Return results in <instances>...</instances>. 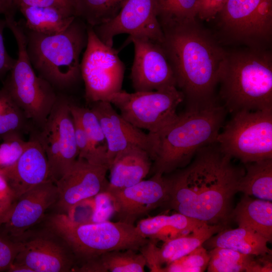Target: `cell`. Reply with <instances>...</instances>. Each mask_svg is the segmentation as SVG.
Listing matches in <instances>:
<instances>
[{"instance_id": "3", "label": "cell", "mask_w": 272, "mask_h": 272, "mask_svg": "<svg viewBox=\"0 0 272 272\" xmlns=\"http://www.w3.org/2000/svg\"><path fill=\"white\" fill-rule=\"evenodd\" d=\"M186 110L161 130L152 133L155 157L151 170L166 175L188 165L201 148L216 143L227 110L216 97L187 103Z\"/></svg>"}, {"instance_id": "36", "label": "cell", "mask_w": 272, "mask_h": 272, "mask_svg": "<svg viewBox=\"0 0 272 272\" xmlns=\"http://www.w3.org/2000/svg\"><path fill=\"white\" fill-rule=\"evenodd\" d=\"M23 133L13 132L0 136V170L13 165L20 157L28 145Z\"/></svg>"}, {"instance_id": "26", "label": "cell", "mask_w": 272, "mask_h": 272, "mask_svg": "<svg viewBox=\"0 0 272 272\" xmlns=\"http://www.w3.org/2000/svg\"><path fill=\"white\" fill-rule=\"evenodd\" d=\"M132 249L113 250L76 266L79 272H143L146 259L140 252Z\"/></svg>"}, {"instance_id": "27", "label": "cell", "mask_w": 272, "mask_h": 272, "mask_svg": "<svg viewBox=\"0 0 272 272\" xmlns=\"http://www.w3.org/2000/svg\"><path fill=\"white\" fill-rule=\"evenodd\" d=\"M18 9L25 18V29L46 35L64 31L76 18L52 7L22 6Z\"/></svg>"}, {"instance_id": "33", "label": "cell", "mask_w": 272, "mask_h": 272, "mask_svg": "<svg viewBox=\"0 0 272 272\" xmlns=\"http://www.w3.org/2000/svg\"><path fill=\"white\" fill-rule=\"evenodd\" d=\"M70 108L72 116L78 120L92 143L98 147L106 146L100 122L92 109L80 106L71 100Z\"/></svg>"}, {"instance_id": "5", "label": "cell", "mask_w": 272, "mask_h": 272, "mask_svg": "<svg viewBox=\"0 0 272 272\" xmlns=\"http://www.w3.org/2000/svg\"><path fill=\"white\" fill-rule=\"evenodd\" d=\"M24 30L34 70L55 90L69 89L82 79L80 55L87 43V25L82 19L76 17L64 31L55 34Z\"/></svg>"}, {"instance_id": "16", "label": "cell", "mask_w": 272, "mask_h": 272, "mask_svg": "<svg viewBox=\"0 0 272 272\" xmlns=\"http://www.w3.org/2000/svg\"><path fill=\"white\" fill-rule=\"evenodd\" d=\"M108 170V166L93 164L78 158L55 183L58 197L54 206L58 213L66 214L78 202L104 192L108 183L106 177Z\"/></svg>"}, {"instance_id": "21", "label": "cell", "mask_w": 272, "mask_h": 272, "mask_svg": "<svg viewBox=\"0 0 272 272\" xmlns=\"http://www.w3.org/2000/svg\"><path fill=\"white\" fill-rule=\"evenodd\" d=\"M224 228L221 225L204 223L186 235L164 242L160 247L150 240L139 251L145 256L151 271L161 272L166 266L202 246L209 238Z\"/></svg>"}, {"instance_id": "23", "label": "cell", "mask_w": 272, "mask_h": 272, "mask_svg": "<svg viewBox=\"0 0 272 272\" xmlns=\"http://www.w3.org/2000/svg\"><path fill=\"white\" fill-rule=\"evenodd\" d=\"M204 222L176 213L171 215H160L141 220L135 226L144 238L156 243L186 235Z\"/></svg>"}, {"instance_id": "29", "label": "cell", "mask_w": 272, "mask_h": 272, "mask_svg": "<svg viewBox=\"0 0 272 272\" xmlns=\"http://www.w3.org/2000/svg\"><path fill=\"white\" fill-rule=\"evenodd\" d=\"M209 253V272H253L255 256L218 247L212 248Z\"/></svg>"}, {"instance_id": "18", "label": "cell", "mask_w": 272, "mask_h": 272, "mask_svg": "<svg viewBox=\"0 0 272 272\" xmlns=\"http://www.w3.org/2000/svg\"><path fill=\"white\" fill-rule=\"evenodd\" d=\"M47 230L48 234L19 240L22 246L14 262L26 265L34 272L72 271L76 266L73 253L62 239Z\"/></svg>"}, {"instance_id": "4", "label": "cell", "mask_w": 272, "mask_h": 272, "mask_svg": "<svg viewBox=\"0 0 272 272\" xmlns=\"http://www.w3.org/2000/svg\"><path fill=\"white\" fill-rule=\"evenodd\" d=\"M220 96L228 112L272 109V54L248 48L227 51Z\"/></svg>"}, {"instance_id": "12", "label": "cell", "mask_w": 272, "mask_h": 272, "mask_svg": "<svg viewBox=\"0 0 272 272\" xmlns=\"http://www.w3.org/2000/svg\"><path fill=\"white\" fill-rule=\"evenodd\" d=\"M70 102L66 95L58 93L45 125L32 131L45 151L49 178L54 183L70 169L78 157Z\"/></svg>"}, {"instance_id": "15", "label": "cell", "mask_w": 272, "mask_h": 272, "mask_svg": "<svg viewBox=\"0 0 272 272\" xmlns=\"http://www.w3.org/2000/svg\"><path fill=\"white\" fill-rule=\"evenodd\" d=\"M105 193L113 205L118 221L134 225L138 219L165 205L168 186L165 176L156 173L150 179L133 185Z\"/></svg>"}, {"instance_id": "30", "label": "cell", "mask_w": 272, "mask_h": 272, "mask_svg": "<svg viewBox=\"0 0 272 272\" xmlns=\"http://www.w3.org/2000/svg\"><path fill=\"white\" fill-rule=\"evenodd\" d=\"M35 127L4 88L0 90V136L13 132L31 133Z\"/></svg>"}, {"instance_id": "19", "label": "cell", "mask_w": 272, "mask_h": 272, "mask_svg": "<svg viewBox=\"0 0 272 272\" xmlns=\"http://www.w3.org/2000/svg\"><path fill=\"white\" fill-rule=\"evenodd\" d=\"M58 197L55 183L49 179L24 192L12 204L0 231L18 240L38 223Z\"/></svg>"}, {"instance_id": "20", "label": "cell", "mask_w": 272, "mask_h": 272, "mask_svg": "<svg viewBox=\"0 0 272 272\" xmlns=\"http://www.w3.org/2000/svg\"><path fill=\"white\" fill-rule=\"evenodd\" d=\"M0 172L12 191L14 201L24 192L50 179L46 154L33 132L17 161Z\"/></svg>"}, {"instance_id": "14", "label": "cell", "mask_w": 272, "mask_h": 272, "mask_svg": "<svg viewBox=\"0 0 272 272\" xmlns=\"http://www.w3.org/2000/svg\"><path fill=\"white\" fill-rule=\"evenodd\" d=\"M132 42L134 57L130 79L134 92L151 91L176 87L174 75L159 42L145 37H128Z\"/></svg>"}, {"instance_id": "32", "label": "cell", "mask_w": 272, "mask_h": 272, "mask_svg": "<svg viewBox=\"0 0 272 272\" xmlns=\"http://www.w3.org/2000/svg\"><path fill=\"white\" fill-rule=\"evenodd\" d=\"M160 23L196 19L199 0H156Z\"/></svg>"}, {"instance_id": "10", "label": "cell", "mask_w": 272, "mask_h": 272, "mask_svg": "<svg viewBox=\"0 0 272 272\" xmlns=\"http://www.w3.org/2000/svg\"><path fill=\"white\" fill-rule=\"evenodd\" d=\"M184 99L182 92L172 87L131 93L121 90L111 95L107 101L133 125L155 133L174 119L177 107Z\"/></svg>"}, {"instance_id": "31", "label": "cell", "mask_w": 272, "mask_h": 272, "mask_svg": "<svg viewBox=\"0 0 272 272\" xmlns=\"http://www.w3.org/2000/svg\"><path fill=\"white\" fill-rule=\"evenodd\" d=\"M78 17L92 27L106 23L119 12L126 0H77Z\"/></svg>"}, {"instance_id": "45", "label": "cell", "mask_w": 272, "mask_h": 272, "mask_svg": "<svg viewBox=\"0 0 272 272\" xmlns=\"http://www.w3.org/2000/svg\"><path fill=\"white\" fill-rule=\"evenodd\" d=\"M11 206L10 207L0 206V225L2 224L4 219L5 218Z\"/></svg>"}, {"instance_id": "6", "label": "cell", "mask_w": 272, "mask_h": 272, "mask_svg": "<svg viewBox=\"0 0 272 272\" xmlns=\"http://www.w3.org/2000/svg\"><path fill=\"white\" fill-rule=\"evenodd\" d=\"M46 226L67 245L79 265L113 250L139 251L150 241L134 225L120 221L79 223L57 213L48 218Z\"/></svg>"}, {"instance_id": "1", "label": "cell", "mask_w": 272, "mask_h": 272, "mask_svg": "<svg viewBox=\"0 0 272 272\" xmlns=\"http://www.w3.org/2000/svg\"><path fill=\"white\" fill-rule=\"evenodd\" d=\"M186 166L164 175L165 205L188 217L225 226L231 219L233 200L245 170L234 165L215 143L195 155Z\"/></svg>"}, {"instance_id": "11", "label": "cell", "mask_w": 272, "mask_h": 272, "mask_svg": "<svg viewBox=\"0 0 272 272\" xmlns=\"http://www.w3.org/2000/svg\"><path fill=\"white\" fill-rule=\"evenodd\" d=\"M124 70L118 51L103 43L93 27L87 25V43L81 60L86 102L90 104L107 101L111 95L121 91Z\"/></svg>"}, {"instance_id": "39", "label": "cell", "mask_w": 272, "mask_h": 272, "mask_svg": "<svg viewBox=\"0 0 272 272\" xmlns=\"http://www.w3.org/2000/svg\"><path fill=\"white\" fill-rule=\"evenodd\" d=\"M95 211L94 197L78 202L69 210L66 215L75 222L86 223L93 221Z\"/></svg>"}, {"instance_id": "9", "label": "cell", "mask_w": 272, "mask_h": 272, "mask_svg": "<svg viewBox=\"0 0 272 272\" xmlns=\"http://www.w3.org/2000/svg\"><path fill=\"white\" fill-rule=\"evenodd\" d=\"M216 17L228 40L262 49L271 42L272 0H226Z\"/></svg>"}, {"instance_id": "41", "label": "cell", "mask_w": 272, "mask_h": 272, "mask_svg": "<svg viewBox=\"0 0 272 272\" xmlns=\"http://www.w3.org/2000/svg\"><path fill=\"white\" fill-rule=\"evenodd\" d=\"M6 27L5 19H0V79L9 73L16 60L8 54L4 45L3 32Z\"/></svg>"}, {"instance_id": "37", "label": "cell", "mask_w": 272, "mask_h": 272, "mask_svg": "<svg viewBox=\"0 0 272 272\" xmlns=\"http://www.w3.org/2000/svg\"><path fill=\"white\" fill-rule=\"evenodd\" d=\"M17 9L22 6L52 7L66 15L78 17L77 0H14Z\"/></svg>"}, {"instance_id": "13", "label": "cell", "mask_w": 272, "mask_h": 272, "mask_svg": "<svg viewBox=\"0 0 272 272\" xmlns=\"http://www.w3.org/2000/svg\"><path fill=\"white\" fill-rule=\"evenodd\" d=\"M93 28L110 47H113L114 37L121 34H129L128 37H147L160 44L163 40L156 0H126L114 18Z\"/></svg>"}, {"instance_id": "35", "label": "cell", "mask_w": 272, "mask_h": 272, "mask_svg": "<svg viewBox=\"0 0 272 272\" xmlns=\"http://www.w3.org/2000/svg\"><path fill=\"white\" fill-rule=\"evenodd\" d=\"M209 260V253L202 245L166 266L161 272H202Z\"/></svg>"}, {"instance_id": "44", "label": "cell", "mask_w": 272, "mask_h": 272, "mask_svg": "<svg viewBox=\"0 0 272 272\" xmlns=\"http://www.w3.org/2000/svg\"><path fill=\"white\" fill-rule=\"evenodd\" d=\"M7 271L8 272H34L28 266L13 262Z\"/></svg>"}, {"instance_id": "22", "label": "cell", "mask_w": 272, "mask_h": 272, "mask_svg": "<svg viewBox=\"0 0 272 272\" xmlns=\"http://www.w3.org/2000/svg\"><path fill=\"white\" fill-rule=\"evenodd\" d=\"M151 160L149 154L138 147L117 153L109 165V180L105 192L128 187L144 180L151 170Z\"/></svg>"}, {"instance_id": "42", "label": "cell", "mask_w": 272, "mask_h": 272, "mask_svg": "<svg viewBox=\"0 0 272 272\" xmlns=\"http://www.w3.org/2000/svg\"><path fill=\"white\" fill-rule=\"evenodd\" d=\"M14 202L12 191L6 178L0 172V206L10 207Z\"/></svg>"}, {"instance_id": "25", "label": "cell", "mask_w": 272, "mask_h": 272, "mask_svg": "<svg viewBox=\"0 0 272 272\" xmlns=\"http://www.w3.org/2000/svg\"><path fill=\"white\" fill-rule=\"evenodd\" d=\"M231 219L238 227L250 229L272 241L271 201L244 195L232 212Z\"/></svg>"}, {"instance_id": "34", "label": "cell", "mask_w": 272, "mask_h": 272, "mask_svg": "<svg viewBox=\"0 0 272 272\" xmlns=\"http://www.w3.org/2000/svg\"><path fill=\"white\" fill-rule=\"evenodd\" d=\"M73 118L78 151V158L85 159L93 164L108 166L107 146L98 147L95 146L88 138L78 120L73 116Z\"/></svg>"}, {"instance_id": "17", "label": "cell", "mask_w": 272, "mask_h": 272, "mask_svg": "<svg viewBox=\"0 0 272 272\" xmlns=\"http://www.w3.org/2000/svg\"><path fill=\"white\" fill-rule=\"evenodd\" d=\"M100 122L107 146L108 166L118 153L131 147L146 151L153 161L155 142L153 134L144 132L118 113L107 101L90 104Z\"/></svg>"}, {"instance_id": "38", "label": "cell", "mask_w": 272, "mask_h": 272, "mask_svg": "<svg viewBox=\"0 0 272 272\" xmlns=\"http://www.w3.org/2000/svg\"><path fill=\"white\" fill-rule=\"evenodd\" d=\"M21 241L0 231V271L8 270L21 249Z\"/></svg>"}, {"instance_id": "7", "label": "cell", "mask_w": 272, "mask_h": 272, "mask_svg": "<svg viewBox=\"0 0 272 272\" xmlns=\"http://www.w3.org/2000/svg\"><path fill=\"white\" fill-rule=\"evenodd\" d=\"M7 27L15 38L18 57L5 80L4 88L22 109L35 128L45 124L57 97L54 88L36 74L29 59L24 27L14 15L5 16Z\"/></svg>"}, {"instance_id": "8", "label": "cell", "mask_w": 272, "mask_h": 272, "mask_svg": "<svg viewBox=\"0 0 272 272\" xmlns=\"http://www.w3.org/2000/svg\"><path fill=\"white\" fill-rule=\"evenodd\" d=\"M232 114L217 137L220 150L244 164L272 159V109Z\"/></svg>"}, {"instance_id": "24", "label": "cell", "mask_w": 272, "mask_h": 272, "mask_svg": "<svg viewBox=\"0 0 272 272\" xmlns=\"http://www.w3.org/2000/svg\"><path fill=\"white\" fill-rule=\"evenodd\" d=\"M267 240L260 234L247 228L223 229L203 244L207 247H222L255 256L271 254Z\"/></svg>"}, {"instance_id": "28", "label": "cell", "mask_w": 272, "mask_h": 272, "mask_svg": "<svg viewBox=\"0 0 272 272\" xmlns=\"http://www.w3.org/2000/svg\"><path fill=\"white\" fill-rule=\"evenodd\" d=\"M238 192L257 198L272 201V159L245 164Z\"/></svg>"}, {"instance_id": "40", "label": "cell", "mask_w": 272, "mask_h": 272, "mask_svg": "<svg viewBox=\"0 0 272 272\" xmlns=\"http://www.w3.org/2000/svg\"><path fill=\"white\" fill-rule=\"evenodd\" d=\"M226 0H199L197 17L210 21L215 18Z\"/></svg>"}, {"instance_id": "43", "label": "cell", "mask_w": 272, "mask_h": 272, "mask_svg": "<svg viewBox=\"0 0 272 272\" xmlns=\"http://www.w3.org/2000/svg\"><path fill=\"white\" fill-rule=\"evenodd\" d=\"M17 9L14 0H0V14L15 15Z\"/></svg>"}, {"instance_id": "2", "label": "cell", "mask_w": 272, "mask_h": 272, "mask_svg": "<svg viewBox=\"0 0 272 272\" xmlns=\"http://www.w3.org/2000/svg\"><path fill=\"white\" fill-rule=\"evenodd\" d=\"M160 24L163 33L161 45L184 99L194 103L214 97L227 51L196 19Z\"/></svg>"}]
</instances>
